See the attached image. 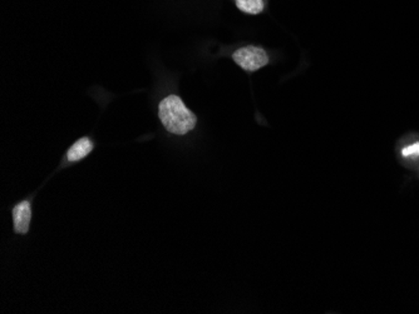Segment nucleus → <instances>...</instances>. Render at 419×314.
<instances>
[{"mask_svg": "<svg viewBox=\"0 0 419 314\" xmlns=\"http://www.w3.org/2000/svg\"><path fill=\"white\" fill-rule=\"evenodd\" d=\"M158 115L163 127L172 134L183 135L196 127V115L177 95H168L161 102Z\"/></svg>", "mask_w": 419, "mask_h": 314, "instance_id": "obj_1", "label": "nucleus"}, {"mask_svg": "<svg viewBox=\"0 0 419 314\" xmlns=\"http://www.w3.org/2000/svg\"><path fill=\"white\" fill-rule=\"evenodd\" d=\"M233 62L246 72H255L269 63V57L263 48L248 46L233 53Z\"/></svg>", "mask_w": 419, "mask_h": 314, "instance_id": "obj_2", "label": "nucleus"}, {"mask_svg": "<svg viewBox=\"0 0 419 314\" xmlns=\"http://www.w3.org/2000/svg\"><path fill=\"white\" fill-rule=\"evenodd\" d=\"M31 202L24 201L13 208V221L16 234H26L31 224Z\"/></svg>", "mask_w": 419, "mask_h": 314, "instance_id": "obj_3", "label": "nucleus"}, {"mask_svg": "<svg viewBox=\"0 0 419 314\" xmlns=\"http://www.w3.org/2000/svg\"><path fill=\"white\" fill-rule=\"evenodd\" d=\"M94 150V143L89 138H81L69 148L67 158L69 162H78L86 158Z\"/></svg>", "mask_w": 419, "mask_h": 314, "instance_id": "obj_4", "label": "nucleus"}, {"mask_svg": "<svg viewBox=\"0 0 419 314\" xmlns=\"http://www.w3.org/2000/svg\"><path fill=\"white\" fill-rule=\"evenodd\" d=\"M236 6L246 14H260L264 11L263 0H235Z\"/></svg>", "mask_w": 419, "mask_h": 314, "instance_id": "obj_5", "label": "nucleus"}, {"mask_svg": "<svg viewBox=\"0 0 419 314\" xmlns=\"http://www.w3.org/2000/svg\"><path fill=\"white\" fill-rule=\"evenodd\" d=\"M402 155H403V157H415V155H419V143H415V145L404 148L402 150Z\"/></svg>", "mask_w": 419, "mask_h": 314, "instance_id": "obj_6", "label": "nucleus"}]
</instances>
